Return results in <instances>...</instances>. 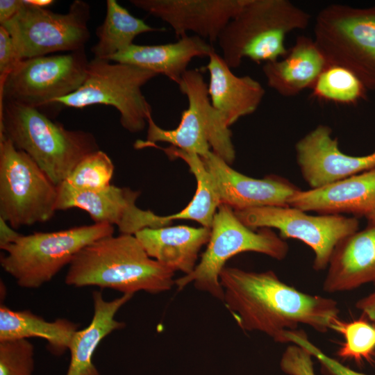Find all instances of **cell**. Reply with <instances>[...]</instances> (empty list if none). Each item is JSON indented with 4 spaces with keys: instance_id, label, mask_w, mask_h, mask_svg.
Masks as SVG:
<instances>
[{
    "instance_id": "obj_1",
    "label": "cell",
    "mask_w": 375,
    "mask_h": 375,
    "mask_svg": "<svg viewBox=\"0 0 375 375\" xmlns=\"http://www.w3.org/2000/svg\"><path fill=\"white\" fill-rule=\"evenodd\" d=\"M219 281L223 302L239 327L263 333L284 343V333L300 324L320 333L339 319L333 299L302 292L279 279L272 270L261 272L224 267Z\"/></svg>"
},
{
    "instance_id": "obj_2",
    "label": "cell",
    "mask_w": 375,
    "mask_h": 375,
    "mask_svg": "<svg viewBox=\"0 0 375 375\" xmlns=\"http://www.w3.org/2000/svg\"><path fill=\"white\" fill-rule=\"evenodd\" d=\"M174 272L148 256L134 235L97 240L82 249L69 265L65 282L134 294H159L175 285Z\"/></svg>"
},
{
    "instance_id": "obj_3",
    "label": "cell",
    "mask_w": 375,
    "mask_h": 375,
    "mask_svg": "<svg viewBox=\"0 0 375 375\" xmlns=\"http://www.w3.org/2000/svg\"><path fill=\"white\" fill-rule=\"evenodd\" d=\"M0 135L26 153L56 185L82 159L99 150L92 133L67 129L38 108L10 101L0 104Z\"/></svg>"
},
{
    "instance_id": "obj_4",
    "label": "cell",
    "mask_w": 375,
    "mask_h": 375,
    "mask_svg": "<svg viewBox=\"0 0 375 375\" xmlns=\"http://www.w3.org/2000/svg\"><path fill=\"white\" fill-rule=\"evenodd\" d=\"M310 15L288 0H245L221 32L217 44L232 69L244 58L260 63L284 57L286 35L306 28Z\"/></svg>"
},
{
    "instance_id": "obj_5",
    "label": "cell",
    "mask_w": 375,
    "mask_h": 375,
    "mask_svg": "<svg viewBox=\"0 0 375 375\" xmlns=\"http://www.w3.org/2000/svg\"><path fill=\"white\" fill-rule=\"evenodd\" d=\"M113 226L94 223L53 232L21 235L0 248V264L18 285L38 288L49 282L76 255L92 242L113 235Z\"/></svg>"
},
{
    "instance_id": "obj_6",
    "label": "cell",
    "mask_w": 375,
    "mask_h": 375,
    "mask_svg": "<svg viewBox=\"0 0 375 375\" xmlns=\"http://www.w3.org/2000/svg\"><path fill=\"white\" fill-rule=\"evenodd\" d=\"M177 85L188 102L178 126L174 129H163L150 115L147 119V140L142 141L146 144L169 143L172 147L201 157L212 151L231 165L235 158L232 133L222 115L212 106L202 73L197 69H188Z\"/></svg>"
},
{
    "instance_id": "obj_7",
    "label": "cell",
    "mask_w": 375,
    "mask_h": 375,
    "mask_svg": "<svg viewBox=\"0 0 375 375\" xmlns=\"http://www.w3.org/2000/svg\"><path fill=\"white\" fill-rule=\"evenodd\" d=\"M288 250V244L270 228L251 229L239 219L231 207L221 204L214 216L210 238L200 261L192 272L176 279L175 285L181 290L193 283L196 289L222 301L224 292L219 275L231 258L252 251L281 260Z\"/></svg>"
},
{
    "instance_id": "obj_8",
    "label": "cell",
    "mask_w": 375,
    "mask_h": 375,
    "mask_svg": "<svg viewBox=\"0 0 375 375\" xmlns=\"http://www.w3.org/2000/svg\"><path fill=\"white\" fill-rule=\"evenodd\" d=\"M314 36L327 65L349 70L375 90V7L329 5L317 15Z\"/></svg>"
},
{
    "instance_id": "obj_9",
    "label": "cell",
    "mask_w": 375,
    "mask_h": 375,
    "mask_svg": "<svg viewBox=\"0 0 375 375\" xmlns=\"http://www.w3.org/2000/svg\"><path fill=\"white\" fill-rule=\"evenodd\" d=\"M157 76L138 66L94 58L89 62L82 85L56 100L55 104L74 108L94 104L113 106L120 115L122 127L130 133H139L152 112L142 88Z\"/></svg>"
},
{
    "instance_id": "obj_10",
    "label": "cell",
    "mask_w": 375,
    "mask_h": 375,
    "mask_svg": "<svg viewBox=\"0 0 375 375\" xmlns=\"http://www.w3.org/2000/svg\"><path fill=\"white\" fill-rule=\"evenodd\" d=\"M58 188L24 151L0 135V217L14 229L49 221Z\"/></svg>"
},
{
    "instance_id": "obj_11",
    "label": "cell",
    "mask_w": 375,
    "mask_h": 375,
    "mask_svg": "<svg viewBox=\"0 0 375 375\" xmlns=\"http://www.w3.org/2000/svg\"><path fill=\"white\" fill-rule=\"evenodd\" d=\"M24 3L12 19L1 25L10 33L22 60L85 48L90 38L88 3L75 0L66 13Z\"/></svg>"
},
{
    "instance_id": "obj_12",
    "label": "cell",
    "mask_w": 375,
    "mask_h": 375,
    "mask_svg": "<svg viewBox=\"0 0 375 375\" xmlns=\"http://www.w3.org/2000/svg\"><path fill=\"white\" fill-rule=\"evenodd\" d=\"M89 62L85 49L22 60L0 89V104L10 101L39 110L55 104L82 85Z\"/></svg>"
},
{
    "instance_id": "obj_13",
    "label": "cell",
    "mask_w": 375,
    "mask_h": 375,
    "mask_svg": "<svg viewBox=\"0 0 375 375\" xmlns=\"http://www.w3.org/2000/svg\"><path fill=\"white\" fill-rule=\"evenodd\" d=\"M247 227L276 228L283 238L297 239L314 252L313 268H327L337 245L345 238L358 231L356 217L342 215H311L292 206H265L234 210Z\"/></svg>"
},
{
    "instance_id": "obj_14",
    "label": "cell",
    "mask_w": 375,
    "mask_h": 375,
    "mask_svg": "<svg viewBox=\"0 0 375 375\" xmlns=\"http://www.w3.org/2000/svg\"><path fill=\"white\" fill-rule=\"evenodd\" d=\"M56 210L77 208L86 211L94 223L118 227L121 234L135 235L145 228H159L172 224L167 215H158L136 206L140 192L110 185L99 192H79L62 183L58 185Z\"/></svg>"
},
{
    "instance_id": "obj_15",
    "label": "cell",
    "mask_w": 375,
    "mask_h": 375,
    "mask_svg": "<svg viewBox=\"0 0 375 375\" xmlns=\"http://www.w3.org/2000/svg\"><path fill=\"white\" fill-rule=\"evenodd\" d=\"M332 130L318 125L296 144L297 161L301 174L311 189L318 188L375 167V151L354 156L339 148Z\"/></svg>"
},
{
    "instance_id": "obj_16",
    "label": "cell",
    "mask_w": 375,
    "mask_h": 375,
    "mask_svg": "<svg viewBox=\"0 0 375 375\" xmlns=\"http://www.w3.org/2000/svg\"><path fill=\"white\" fill-rule=\"evenodd\" d=\"M245 0H131L135 7L168 24L178 38L194 34L217 42Z\"/></svg>"
},
{
    "instance_id": "obj_17",
    "label": "cell",
    "mask_w": 375,
    "mask_h": 375,
    "mask_svg": "<svg viewBox=\"0 0 375 375\" xmlns=\"http://www.w3.org/2000/svg\"><path fill=\"white\" fill-rule=\"evenodd\" d=\"M201 158L215 181L221 204H226L233 210L288 206L290 199L301 190L278 176L258 179L241 174L212 151Z\"/></svg>"
},
{
    "instance_id": "obj_18",
    "label": "cell",
    "mask_w": 375,
    "mask_h": 375,
    "mask_svg": "<svg viewBox=\"0 0 375 375\" xmlns=\"http://www.w3.org/2000/svg\"><path fill=\"white\" fill-rule=\"evenodd\" d=\"M288 205L305 212L366 216L375 209V167L318 188L301 190Z\"/></svg>"
},
{
    "instance_id": "obj_19",
    "label": "cell",
    "mask_w": 375,
    "mask_h": 375,
    "mask_svg": "<svg viewBox=\"0 0 375 375\" xmlns=\"http://www.w3.org/2000/svg\"><path fill=\"white\" fill-rule=\"evenodd\" d=\"M323 282L328 293L375 283V224L343 239L335 247Z\"/></svg>"
},
{
    "instance_id": "obj_20",
    "label": "cell",
    "mask_w": 375,
    "mask_h": 375,
    "mask_svg": "<svg viewBox=\"0 0 375 375\" xmlns=\"http://www.w3.org/2000/svg\"><path fill=\"white\" fill-rule=\"evenodd\" d=\"M208 95L212 106L228 127L253 113L265 94L262 85L250 76H238L215 51L208 56Z\"/></svg>"
},
{
    "instance_id": "obj_21",
    "label": "cell",
    "mask_w": 375,
    "mask_h": 375,
    "mask_svg": "<svg viewBox=\"0 0 375 375\" xmlns=\"http://www.w3.org/2000/svg\"><path fill=\"white\" fill-rule=\"evenodd\" d=\"M134 235L149 257L174 272L188 275L195 269L199 253L208 242L210 228L167 226L145 228Z\"/></svg>"
},
{
    "instance_id": "obj_22",
    "label": "cell",
    "mask_w": 375,
    "mask_h": 375,
    "mask_svg": "<svg viewBox=\"0 0 375 375\" xmlns=\"http://www.w3.org/2000/svg\"><path fill=\"white\" fill-rule=\"evenodd\" d=\"M215 49L201 38L185 35L176 42L157 45L132 44L109 61L138 66L164 75L176 84L196 57H208Z\"/></svg>"
},
{
    "instance_id": "obj_23",
    "label": "cell",
    "mask_w": 375,
    "mask_h": 375,
    "mask_svg": "<svg viewBox=\"0 0 375 375\" xmlns=\"http://www.w3.org/2000/svg\"><path fill=\"white\" fill-rule=\"evenodd\" d=\"M326 66L314 40L300 35L282 60L265 62L262 72L269 88L290 97L311 88Z\"/></svg>"
},
{
    "instance_id": "obj_24",
    "label": "cell",
    "mask_w": 375,
    "mask_h": 375,
    "mask_svg": "<svg viewBox=\"0 0 375 375\" xmlns=\"http://www.w3.org/2000/svg\"><path fill=\"white\" fill-rule=\"evenodd\" d=\"M133 296L124 294L106 301L100 291L92 292L94 315L90 324L84 329L77 330L72 336L68 349L71 357L66 375H100L92 362L94 353L104 338L125 326L115 316Z\"/></svg>"
},
{
    "instance_id": "obj_25",
    "label": "cell",
    "mask_w": 375,
    "mask_h": 375,
    "mask_svg": "<svg viewBox=\"0 0 375 375\" xmlns=\"http://www.w3.org/2000/svg\"><path fill=\"white\" fill-rule=\"evenodd\" d=\"M78 325L66 319L47 322L28 310H13L0 306V342L40 338L47 342V348L55 356L69 349Z\"/></svg>"
},
{
    "instance_id": "obj_26",
    "label": "cell",
    "mask_w": 375,
    "mask_h": 375,
    "mask_svg": "<svg viewBox=\"0 0 375 375\" xmlns=\"http://www.w3.org/2000/svg\"><path fill=\"white\" fill-rule=\"evenodd\" d=\"M139 149L158 148L171 158H179L189 167L197 181L195 194L190 203L179 212L167 215L170 222L177 219L193 220L202 226L211 228L214 216L221 205L219 194L212 176L207 169L201 156L195 153L183 151L174 147L167 148L156 144L140 142Z\"/></svg>"
},
{
    "instance_id": "obj_27",
    "label": "cell",
    "mask_w": 375,
    "mask_h": 375,
    "mask_svg": "<svg viewBox=\"0 0 375 375\" xmlns=\"http://www.w3.org/2000/svg\"><path fill=\"white\" fill-rule=\"evenodd\" d=\"M165 30L152 27L143 19L134 17L117 1L108 0L106 17L96 31L98 42L91 51L95 58L108 60L133 44V41L138 35Z\"/></svg>"
},
{
    "instance_id": "obj_28",
    "label": "cell",
    "mask_w": 375,
    "mask_h": 375,
    "mask_svg": "<svg viewBox=\"0 0 375 375\" xmlns=\"http://www.w3.org/2000/svg\"><path fill=\"white\" fill-rule=\"evenodd\" d=\"M311 89L317 99L348 105L365 99L367 92L353 72L336 65H327Z\"/></svg>"
},
{
    "instance_id": "obj_29",
    "label": "cell",
    "mask_w": 375,
    "mask_h": 375,
    "mask_svg": "<svg viewBox=\"0 0 375 375\" xmlns=\"http://www.w3.org/2000/svg\"><path fill=\"white\" fill-rule=\"evenodd\" d=\"M114 169L110 158L99 149L82 159L61 183L79 192H99L111 185Z\"/></svg>"
},
{
    "instance_id": "obj_30",
    "label": "cell",
    "mask_w": 375,
    "mask_h": 375,
    "mask_svg": "<svg viewBox=\"0 0 375 375\" xmlns=\"http://www.w3.org/2000/svg\"><path fill=\"white\" fill-rule=\"evenodd\" d=\"M344 338L338 351L342 358H351L357 362L369 359L375 351V326L368 319L360 318L351 322L338 319L332 326Z\"/></svg>"
},
{
    "instance_id": "obj_31",
    "label": "cell",
    "mask_w": 375,
    "mask_h": 375,
    "mask_svg": "<svg viewBox=\"0 0 375 375\" xmlns=\"http://www.w3.org/2000/svg\"><path fill=\"white\" fill-rule=\"evenodd\" d=\"M34 347L27 339L0 342V375H33Z\"/></svg>"
},
{
    "instance_id": "obj_32",
    "label": "cell",
    "mask_w": 375,
    "mask_h": 375,
    "mask_svg": "<svg viewBox=\"0 0 375 375\" xmlns=\"http://www.w3.org/2000/svg\"><path fill=\"white\" fill-rule=\"evenodd\" d=\"M285 343H292L307 350L316 358L328 375H367L356 372L330 357L310 342L302 330L287 331L284 333Z\"/></svg>"
},
{
    "instance_id": "obj_33",
    "label": "cell",
    "mask_w": 375,
    "mask_h": 375,
    "mask_svg": "<svg viewBox=\"0 0 375 375\" xmlns=\"http://www.w3.org/2000/svg\"><path fill=\"white\" fill-rule=\"evenodd\" d=\"M312 358L305 349L290 343L282 354L280 367L288 375H315Z\"/></svg>"
},
{
    "instance_id": "obj_34",
    "label": "cell",
    "mask_w": 375,
    "mask_h": 375,
    "mask_svg": "<svg viewBox=\"0 0 375 375\" xmlns=\"http://www.w3.org/2000/svg\"><path fill=\"white\" fill-rule=\"evenodd\" d=\"M21 60L10 33L0 25V89Z\"/></svg>"
},
{
    "instance_id": "obj_35",
    "label": "cell",
    "mask_w": 375,
    "mask_h": 375,
    "mask_svg": "<svg viewBox=\"0 0 375 375\" xmlns=\"http://www.w3.org/2000/svg\"><path fill=\"white\" fill-rule=\"evenodd\" d=\"M24 0L0 1V25L12 19L24 7Z\"/></svg>"
},
{
    "instance_id": "obj_36",
    "label": "cell",
    "mask_w": 375,
    "mask_h": 375,
    "mask_svg": "<svg viewBox=\"0 0 375 375\" xmlns=\"http://www.w3.org/2000/svg\"><path fill=\"white\" fill-rule=\"evenodd\" d=\"M355 306L375 326V291L360 299Z\"/></svg>"
},
{
    "instance_id": "obj_37",
    "label": "cell",
    "mask_w": 375,
    "mask_h": 375,
    "mask_svg": "<svg viewBox=\"0 0 375 375\" xmlns=\"http://www.w3.org/2000/svg\"><path fill=\"white\" fill-rule=\"evenodd\" d=\"M21 235L0 217V248L12 243Z\"/></svg>"
},
{
    "instance_id": "obj_38",
    "label": "cell",
    "mask_w": 375,
    "mask_h": 375,
    "mask_svg": "<svg viewBox=\"0 0 375 375\" xmlns=\"http://www.w3.org/2000/svg\"><path fill=\"white\" fill-rule=\"evenodd\" d=\"M25 1L30 5L41 8H47L54 2L52 0H25Z\"/></svg>"
},
{
    "instance_id": "obj_39",
    "label": "cell",
    "mask_w": 375,
    "mask_h": 375,
    "mask_svg": "<svg viewBox=\"0 0 375 375\" xmlns=\"http://www.w3.org/2000/svg\"><path fill=\"white\" fill-rule=\"evenodd\" d=\"M368 219L369 224H375V209L365 216Z\"/></svg>"
}]
</instances>
